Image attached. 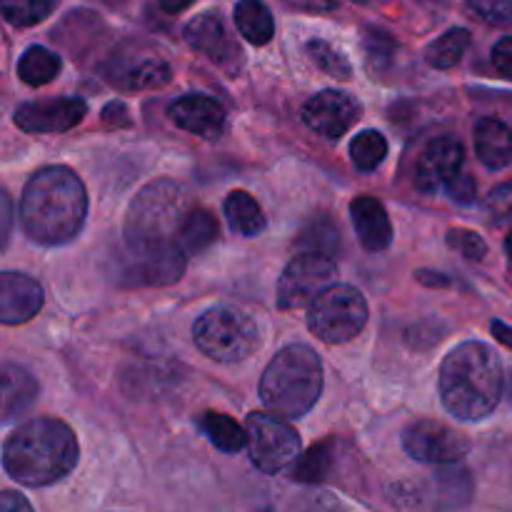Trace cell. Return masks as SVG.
<instances>
[{
	"mask_svg": "<svg viewBox=\"0 0 512 512\" xmlns=\"http://www.w3.org/2000/svg\"><path fill=\"white\" fill-rule=\"evenodd\" d=\"M188 190L170 178L145 185L125 213V255L118 280L128 288H163L185 273L180 233L193 210Z\"/></svg>",
	"mask_w": 512,
	"mask_h": 512,
	"instance_id": "obj_1",
	"label": "cell"
},
{
	"mask_svg": "<svg viewBox=\"0 0 512 512\" xmlns=\"http://www.w3.org/2000/svg\"><path fill=\"white\" fill-rule=\"evenodd\" d=\"M88 215V193L78 175L65 165L40 168L25 183L18 205L20 228L33 243L65 245L78 238Z\"/></svg>",
	"mask_w": 512,
	"mask_h": 512,
	"instance_id": "obj_2",
	"label": "cell"
},
{
	"mask_svg": "<svg viewBox=\"0 0 512 512\" xmlns=\"http://www.w3.org/2000/svg\"><path fill=\"white\" fill-rule=\"evenodd\" d=\"M503 363L490 345L468 340L445 355L438 375V393L445 410L465 423L493 415L503 398Z\"/></svg>",
	"mask_w": 512,
	"mask_h": 512,
	"instance_id": "obj_3",
	"label": "cell"
},
{
	"mask_svg": "<svg viewBox=\"0 0 512 512\" xmlns=\"http://www.w3.org/2000/svg\"><path fill=\"white\" fill-rule=\"evenodd\" d=\"M78 458V438L63 420L55 418L28 420L3 445L5 473L28 488H45L68 478Z\"/></svg>",
	"mask_w": 512,
	"mask_h": 512,
	"instance_id": "obj_4",
	"label": "cell"
},
{
	"mask_svg": "<svg viewBox=\"0 0 512 512\" xmlns=\"http://www.w3.org/2000/svg\"><path fill=\"white\" fill-rule=\"evenodd\" d=\"M323 363L310 345L280 350L260 378V400L278 418H303L323 395Z\"/></svg>",
	"mask_w": 512,
	"mask_h": 512,
	"instance_id": "obj_5",
	"label": "cell"
},
{
	"mask_svg": "<svg viewBox=\"0 0 512 512\" xmlns=\"http://www.w3.org/2000/svg\"><path fill=\"white\" fill-rule=\"evenodd\" d=\"M473 475L460 465H443L423 480H400L388 488L393 508L405 512H458L473 500Z\"/></svg>",
	"mask_w": 512,
	"mask_h": 512,
	"instance_id": "obj_6",
	"label": "cell"
},
{
	"mask_svg": "<svg viewBox=\"0 0 512 512\" xmlns=\"http://www.w3.org/2000/svg\"><path fill=\"white\" fill-rule=\"evenodd\" d=\"M195 345L215 363H240L260 348V330L248 313L238 308H210L195 320Z\"/></svg>",
	"mask_w": 512,
	"mask_h": 512,
	"instance_id": "obj_7",
	"label": "cell"
},
{
	"mask_svg": "<svg viewBox=\"0 0 512 512\" xmlns=\"http://www.w3.org/2000/svg\"><path fill=\"white\" fill-rule=\"evenodd\" d=\"M368 323V300L353 285L335 283L310 305L308 328L330 345L350 343Z\"/></svg>",
	"mask_w": 512,
	"mask_h": 512,
	"instance_id": "obj_8",
	"label": "cell"
},
{
	"mask_svg": "<svg viewBox=\"0 0 512 512\" xmlns=\"http://www.w3.org/2000/svg\"><path fill=\"white\" fill-rule=\"evenodd\" d=\"M248 453L260 473L275 475L300 458V435L278 415L250 413L245 420Z\"/></svg>",
	"mask_w": 512,
	"mask_h": 512,
	"instance_id": "obj_9",
	"label": "cell"
},
{
	"mask_svg": "<svg viewBox=\"0 0 512 512\" xmlns=\"http://www.w3.org/2000/svg\"><path fill=\"white\" fill-rule=\"evenodd\" d=\"M338 268L333 258L320 253H300L285 265L278 280V308L298 310L313 305L330 285H335Z\"/></svg>",
	"mask_w": 512,
	"mask_h": 512,
	"instance_id": "obj_10",
	"label": "cell"
},
{
	"mask_svg": "<svg viewBox=\"0 0 512 512\" xmlns=\"http://www.w3.org/2000/svg\"><path fill=\"white\" fill-rule=\"evenodd\" d=\"M403 450L423 465H455L470 453V440L438 420H418L403 430Z\"/></svg>",
	"mask_w": 512,
	"mask_h": 512,
	"instance_id": "obj_11",
	"label": "cell"
},
{
	"mask_svg": "<svg viewBox=\"0 0 512 512\" xmlns=\"http://www.w3.org/2000/svg\"><path fill=\"white\" fill-rule=\"evenodd\" d=\"M105 80L113 88L140 93V90H158L170 83L173 70L170 63L158 53L140 48H123L105 63Z\"/></svg>",
	"mask_w": 512,
	"mask_h": 512,
	"instance_id": "obj_12",
	"label": "cell"
},
{
	"mask_svg": "<svg viewBox=\"0 0 512 512\" xmlns=\"http://www.w3.org/2000/svg\"><path fill=\"white\" fill-rule=\"evenodd\" d=\"M303 120L313 133L328 140H338L358 123L363 115V105L343 90H320L313 98L305 100Z\"/></svg>",
	"mask_w": 512,
	"mask_h": 512,
	"instance_id": "obj_13",
	"label": "cell"
},
{
	"mask_svg": "<svg viewBox=\"0 0 512 512\" xmlns=\"http://www.w3.org/2000/svg\"><path fill=\"white\" fill-rule=\"evenodd\" d=\"M85 115H88V103L78 95H68V98H50L18 105L13 120L25 133L50 135L75 128L78 123H83Z\"/></svg>",
	"mask_w": 512,
	"mask_h": 512,
	"instance_id": "obj_14",
	"label": "cell"
},
{
	"mask_svg": "<svg viewBox=\"0 0 512 512\" xmlns=\"http://www.w3.org/2000/svg\"><path fill=\"white\" fill-rule=\"evenodd\" d=\"M465 163V148L453 135H440L428 140L418 155L415 165V185L423 193H438L450 183Z\"/></svg>",
	"mask_w": 512,
	"mask_h": 512,
	"instance_id": "obj_15",
	"label": "cell"
},
{
	"mask_svg": "<svg viewBox=\"0 0 512 512\" xmlns=\"http://www.w3.org/2000/svg\"><path fill=\"white\" fill-rule=\"evenodd\" d=\"M185 40H188L190 48L203 53L205 58L213 60L220 68L230 70V73L238 68L240 58H243V53H240V48L235 45V40L230 38L225 23L215 13H203L198 15V18L190 20V23L185 25Z\"/></svg>",
	"mask_w": 512,
	"mask_h": 512,
	"instance_id": "obj_16",
	"label": "cell"
},
{
	"mask_svg": "<svg viewBox=\"0 0 512 512\" xmlns=\"http://www.w3.org/2000/svg\"><path fill=\"white\" fill-rule=\"evenodd\" d=\"M168 118L185 133L205 140H218L225 133V108L210 95H183L170 103Z\"/></svg>",
	"mask_w": 512,
	"mask_h": 512,
	"instance_id": "obj_17",
	"label": "cell"
},
{
	"mask_svg": "<svg viewBox=\"0 0 512 512\" xmlns=\"http://www.w3.org/2000/svg\"><path fill=\"white\" fill-rule=\"evenodd\" d=\"M45 303L43 285L30 275L5 270L0 273V320L5 325H20L33 320Z\"/></svg>",
	"mask_w": 512,
	"mask_h": 512,
	"instance_id": "obj_18",
	"label": "cell"
},
{
	"mask_svg": "<svg viewBox=\"0 0 512 512\" xmlns=\"http://www.w3.org/2000/svg\"><path fill=\"white\" fill-rule=\"evenodd\" d=\"M350 220H353L360 245L370 253H380L393 243V223L388 218V210L373 195H358L350 203Z\"/></svg>",
	"mask_w": 512,
	"mask_h": 512,
	"instance_id": "obj_19",
	"label": "cell"
},
{
	"mask_svg": "<svg viewBox=\"0 0 512 512\" xmlns=\"http://www.w3.org/2000/svg\"><path fill=\"white\" fill-rule=\"evenodd\" d=\"M475 150L485 168H508L512 163V128L500 118H480L475 125Z\"/></svg>",
	"mask_w": 512,
	"mask_h": 512,
	"instance_id": "obj_20",
	"label": "cell"
},
{
	"mask_svg": "<svg viewBox=\"0 0 512 512\" xmlns=\"http://www.w3.org/2000/svg\"><path fill=\"white\" fill-rule=\"evenodd\" d=\"M40 388L38 380L28 373L25 368L15 363L3 365V405H0V418L3 423H13L15 418L33 408L35 398H38Z\"/></svg>",
	"mask_w": 512,
	"mask_h": 512,
	"instance_id": "obj_21",
	"label": "cell"
},
{
	"mask_svg": "<svg viewBox=\"0 0 512 512\" xmlns=\"http://www.w3.org/2000/svg\"><path fill=\"white\" fill-rule=\"evenodd\" d=\"M198 428L220 453L235 455L243 448H248V430L225 413H215V410H205L198 415Z\"/></svg>",
	"mask_w": 512,
	"mask_h": 512,
	"instance_id": "obj_22",
	"label": "cell"
},
{
	"mask_svg": "<svg viewBox=\"0 0 512 512\" xmlns=\"http://www.w3.org/2000/svg\"><path fill=\"white\" fill-rule=\"evenodd\" d=\"M225 220H228L230 230L245 238H255L265 230V215L258 200L248 193V190H233L223 203Z\"/></svg>",
	"mask_w": 512,
	"mask_h": 512,
	"instance_id": "obj_23",
	"label": "cell"
},
{
	"mask_svg": "<svg viewBox=\"0 0 512 512\" xmlns=\"http://www.w3.org/2000/svg\"><path fill=\"white\" fill-rule=\"evenodd\" d=\"M338 455H340V440L335 438L320 440V443H315L313 448L298 460V465H295L293 470V478L298 480V483H308V485L323 483V480H328L330 473H333Z\"/></svg>",
	"mask_w": 512,
	"mask_h": 512,
	"instance_id": "obj_24",
	"label": "cell"
},
{
	"mask_svg": "<svg viewBox=\"0 0 512 512\" xmlns=\"http://www.w3.org/2000/svg\"><path fill=\"white\" fill-rule=\"evenodd\" d=\"M235 25H238L240 35L253 45L270 43L275 33L273 15H270L268 5L260 0H240L235 5Z\"/></svg>",
	"mask_w": 512,
	"mask_h": 512,
	"instance_id": "obj_25",
	"label": "cell"
},
{
	"mask_svg": "<svg viewBox=\"0 0 512 512\" xmlns=\"http://www.w3.org/2000/svg\"><path fill=\"white\" fill-rule=\"evenodd\" d=\"M60 68H63V60H60L58 53L43 48V45H30L18 60V78L25 85L38 88V85H45L53 78H58Z\"/></svg>",
	"mask_w": 512,
	"mask_h": 512,
	"instance_id": "obj_26",
	"label": "cell"
},
{
	"mask_svg": "<svg viewBox=\"0 0 512 512\" xmlns=\"http://www.w3.org/2000/svg\"><path fill=\"white\" fill-rule=\"evenodd\" d=\"M218 235L220 225L213 218V213L205 208H193L188 220H185L183 233H180V245H183L185 255L203 253V250H208L218 240Z\"/></svg>",
	"mask_w": 512,
	"mask_h": 512,
	"instance_id": "obj_27",
	"label": "cell"
},
{
	"mask_svg": "<svg viewBox=\"0 0 512 512\" xmlns=\"http://www.w3.org/2000/svg\"><path fill=\"white\" fill-rule=\"evenodd\" d=\"M470 48V33L465 28H450L438 40L425 48V60L435 70H450L463 60L465 50Z\"/></svg>",
	"mask_w": 512,
	"mask_h": 512,
	"instance_id": "obj_28",
	"label": "cell"
},
{
	"mask_svg": "<svg viewBox=\"0 0 512 512\" xmlns=\"http://www.w3.org/2000/svg\"><path fill=\"white\" fill-rule=\"evenodd\" d=\"M388 158V138L380 130H360L350 140V160L360 173H373Z\"/></svg>",
	"mask_w": 512,
	"mask_h": 512,
	"instance_id": "obj_29",
	"label": "cell"
},
{
	"mask_svg": "<svg viewBox=\"0 0 512 512\" xmlns=\"http://www.w3.org/2000/svg\"><path fill=\"white\" fill-rule=\"evenodd\" d=\"M298 245L303 248V253H320L333 258L340 248V233L328 215H315L298 235Z\"/></svg>",
	"mask_w": 512,
	"mask_h": 512,
	"instance_id": "obj_30",
	"label": "cell"
},
{
	"mask_svg": "<svg viewBox=\"0 0 512 512\" xmlns=\"http://www.w3.org/2000/svg\"><path fill=\"white\" fill-rule=\"evenodd\" d=\"M305 53H308V58L313 60L323 73L333 75V78L338 80L353 78V65H350V60L345 58L340 50H335L333 45L325 43V40H310V43L305 45Z\"/></svg>",
	"mask_w": 512,
	"mask_h": 512,
	"instance_id": "obj_31",
	"label": "cell"
},
{
	"mask_svg": "<svg viewBox=\"0 0 512 512\" xmlns=\"http://www.w3.org/2000/svg\"><path fill=\"white\" fill-rule=\"evenodd\" d=\"M365 58H368V68L373 73H385V70L393 65L395 50H398V43L390 33L380 28H368L365 30Z\"/></svg>",
	"mask_w": 512,
	"mask_h": 512,
	"instance_id": "obj_32",
	"label": "cell"
},
{
	"mask_svg": "<svg viewBox=\"0 0 512 512\" xmlns=\"http://www.w3.org/2000/svg\"><path fill=\"white\" fill-rule=\"evenodd\" d=\"M55 8V0H3V15L15 28H30L48 18Z\"/></svg>",
	"mask_w": 512,
	"mask_h": 512,
	"instance_id": "obj_33",
	"label": "cell"
},
{
	"mask_svg": "<svg viewBox=\"0 0 512 512\" xmlns=\"http://www.w3.org/2000/svg\"><path fill=\"white\" fill-rule=\"evenodd\" d=\"M288 512H348V508L328 490H308L295 495Z\"/></svg>",
	"mask_w": 512,
	"mask_h": 512,
	"instance_id": "obj_34",
	"label": "cell"
},
{
	"mask_svg": "<svg viewBox=\"0 0 512 512\" xmlns=\"http://www.w3.org/2000/svg\"><path fill=\"white\" fill-rule=\"evenodd\" d=\"M448 245L453 250H458L463 258L468 260H483L488 253V245L480 238V233L468 228H450L448 230Z\"/></svg>",
	"mask_w": 512,
	"mask_h": 512,
	"instance_id": "obj_35",
	"label": "cell"
},
{
	"mask_svg": "<svg viewBox=\"0 0 512 512\" xmlns=\"http://www.w3.org/2000/svg\"><path fill=\"white\" fill-rule=\"evenodd\" d=\"M488 213L493 218V225L498 228H510L512 225V180L510 183L498 185L488 195Z\"/></svg>",
	"mask_w": 512,
	"mask_h": 512,
	"instance_id": "obj_36",
	"label": "cell"
},
{
	"mask_svg": "<svg viewBox=\"0 0 512 512\" xmlns=\"http://www.w3.org/2000/svg\"><path fill=\"white\" fill-rule=\"evenodd\" d=\"M475 15L490 25H512V0H468Z\"/></svg>",
	"mask_w": 512,
	"mask_h": 512,
	"instance_id": "obj_37",
	"label": "cell"
},
{
	"mask_svg": "<svg viewBox=\"0 0 512 512\" xmlns=\"http://www.w3.org/2000/svg\"><path fill=\"white\" fill-rule=\"evenodd\" d=\"M443 190L448 193L450 200H455V203L460 205H470L475 203V198H478V185H475V178H470V175L465 173L455 175Z\"/></svg>",
	"mask_w": 512,
	"mask_h": 512,
	"instance_id": "obj_38",
	"label": "cell"
},
{
	"mask_svg": "<svg viewBox=\"0 0 512 512\" xmlns=\"http://www.w3.org/2000/svg\"><path fill=\"white\" fill-rule=\"evenodd\" d=\"M493 65L500 75H505V78L512 80V35L495 43Z\"/></svg>",
	"mask_w": 512,
	"mask_h": 512,
	"instance_id": "obj_39",
	"label": "cell"
},
{
	"mask_svg": "<svg viewBox=\"0 0 512 512\" xmlns=\"http://www.w3.org/2000/svg\"><path fill=\"white\" fill-rule=\"evenodd\" d=\"M100 118H103V123L110 125V128H120V125L125 128V125H130V113L128 108H125V103H120V100H113V103L105 105Z\"/></svg>",
	"mask_w": 512,
	"mask_h": 512,
	"instance_id": "obj_40",
	"label": "cell"
},
{
	"mask_svg": "<svg viewBox=\"0 0 512 512\" xmlns=\"http://www.w3.org/2000/svg\"><path fill=\"white\" fill-rule=\"evenodd\" d=\"M0 512H33V508L25 500V495L15 493V490H5L0 495Z\"/></svg>",
	"mask_w": 512,
	"mask_h": 512,
	"instance_id": "obj_41",
	"label": "cell"
},
{
	"mask_svg": "<svg viewBox=\"0 0 512 512\" xmlns=\"http://www.w3.org/2000/svg\"><path fill=\"white\" fill-rule=\"evenodd\" d=\"M283 3L303 13H330L335 8V0H283Z\"/></svg>",
	"mask_w": 512,
	"mask_h": 512,
	"instance_id": "obj_42",
	"label": "cell"
},
{
	"mask_svg": "<svg viewBox=\"0 0 512 512\" xmlns=\"http://www.w3.org/2000/svg\"><path fill=\"white\" fill-rule=\"evenodd\" d=\"M415 278H418L423 285H428V288H448L450 285L448 275L435 273V270H418V273H415Z\"/></svg>",
	"mask_w": 512,
	"mask_h": 512,
	"instance_id": "obj_43",
	"label": "cell"
},
{
	"mask_svg": "<svg viewBox=\"0 0 512 512\" xmlns=\"http://www.w3.org/2000/svg\"><path fill=\"white\" fill-rule=\"evenodd\" d=\"M490 330H493V335L500 340V343L508 345V348H512V328H510V325L500 323V320H493Z\"/></svg>",
	"mask_w": 512,
	"mask_h": 512,
	"instance_id": "obj_44",
	"label": "cell"
},
{
	"mask_svg": "<svg viewBox=\"0 0 512 512\" xmlns=\"http://www.w3.org/2000/svg\"><path fill=\"white\" fill-rule=\"evenodd\" d=\"M0 203H3V243L8 245V238H10V198H8V193L0 195Z\"/></svg>",
	"mask_w": 512,
	"mask_h": 512,
	"instance_id": "obj_45",
	"label": "cell"
},
{
	"mask_svg": "<svg viewBox=\"0 0 512 512\" xmlns=\"http://www.w3.org/2000/svg\"><path fill=\"white\" fill-rule=\"evenodd\" d=\"M158 3H160V8L168 10V13H180V10L190 8L195 0H158Z\"/></svg>",
	"mask_w": 512,
	"mask_h": 512,
	"instance_id": "obj_46",
	"label": "cell"
},
{
	"mask_svg": "<svg viewBox=\"0 0 512 512\" xmlns=\"http://www.w3.org/2000/svg\"><path fill=\"white\" fill-rule=\"evenodd\" d=\"M505 253H508V258H510V263H512V233L508 235V238H505Z\"/></svg>",
	"mask_w": 512,
	"mask_h": 512,
	"instance_id": "obj_47",
	"label": "cell"
},
{
	"mask_svg": "<svg viewBox=\"0 0 512 512\" xmlns=\"http://www.w3.org/2000/svg\"><path fill=\"white\" fill-rule=\"evenodd\" d=\"M355 3H378V0H355Z\"/></svg>",
	"mask_w": 512,
	"mask_h": 512,
	"instance_id": "obj_48",
	"label": "cell"
},
{
	"mask_svg": "<svg viewBox=\"0 0 512 512\" xmlns=\"http://www.w3.org/2000/svg\"><path fill=\"white\" fill-rule=\"evenodd\" d=\"M265 512H273V510H265Z\"/></svg>",
	"mask_w": 512,
	"mask_h": 512,
	"instance_id": "obj_49",
	"label": "cell"
}]
</instances>
